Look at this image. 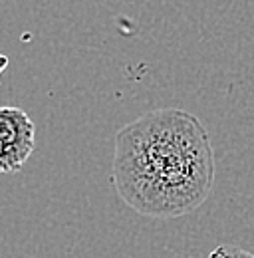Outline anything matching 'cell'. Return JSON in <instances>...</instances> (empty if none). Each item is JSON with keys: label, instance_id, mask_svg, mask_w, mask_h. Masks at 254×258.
<instances>
[{"label": "cell", "instance_id": "cell-1", "mask_svg": "<svg viewBox=\"0 0 254 258\" xmlns=\"http://www.w3.org/2000/svg\"><path fill=\"white\" fill-rule=\"evenodd\" d=\"M111 169L119 199L153 219L197 211L213 193L217 175L207 129L179 107L153 109L119 129Z\"/></svg>", "mask_w": 254, "mask_h": 258}, {"label": "cell", "instance_id": "cell-2", "mask_svg": "<svg viewBox=\"0 0 254 258\" xmlns=\"http://www.w3.org/2000/svg\"><path fill=\"white\" fill-rule=\"evenodd\" d=\"M36 127L32 117L20 107H0V145L4 147L14 173L30 159Z\"/></svg>", "mask_w": 254, "mask_h": 258}, {"label": "cell", "instance_id": "cell-3", "mask_svg": "<svg viewBox=\"0 0 254 258\" xmlns=\"http://www.w3.org/2000/svg\"><path fill=\"white\" fill-rule=\"evenodd\" d=\"M209 258H254V254L232 244H221L209 254Z\"/></svg>", "mask_w": 254, "mask_h": 258}, {"label": "cell", "instance_id": "cell-4", "mask_svg": "<svg viewBox=\"0 0 254 258\" xmlns=\"http://www.w3.org/2000/svg\"><path fill=\"white\" fill-rule=\"evenodd\" d=\"M8 62H10V60H8L4 54H0V74H2V72L8 68Z\"/></svg>", "mask_w": 254, "mask_h": 258}]
</instances>
